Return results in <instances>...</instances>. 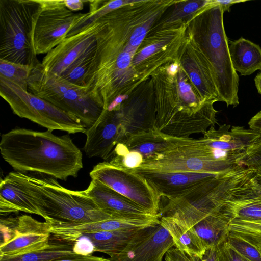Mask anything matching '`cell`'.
Masks as SVG:
<instances>
[{
  "mask_svg": "<svg viewBox=\"0 0 261 261\" xmlns=\"http://www.w3.org/2000/svg\"><path fill=\"white\" fill-rule=\"evenodd\" d=\"M254 82L258 93L261 94V72L256 75Z\"/></svg>",
  "mask_w": 261,
  "mask_h": 261,
  "instance_id": "f35d334b",
  "label": "cell"
},
{
  "mask_svg": "<svg viewBox=\"0 0 261 261\" xmlns=\"http://www.w3.org/2000/svg\"><path fill=\"white\" fill-rule=\"evenodd\" d=\"M260 179L256 170L248 168L218 175L184 194L165 198L159 214L189 229L230 201L260 190Z\"/></svg>",
  "mask_w": 261,
  "mask_h": 261,
  "instance_id": "7a4b0ae2",
  "label": "cell"
},
{
  "mask_svg": "<svg viewBox=\"0 0 261 261\" xmlns=\"http://www.w3.org/2000/svg\"><path fill=\"white\" fill-rule=\"evenodd\" d=\"M229 214L230 221L233 219L261 220V192L237 201L231 207Z\"/></svg>",
  "mask_w": 261,
  "mask_h": 261,
  "instance_id": "4316f807",
  "label": "cell"
},
{
  "mask_svg": "<svg viewBox=\"0 0 261 261\" xmlns=\"http://www.w3.org/2000/svg\"><path fill=\"white\" fill-rule=\"evenodd\" d=\"M33 67L0 59V76L28 91V80Z\"/></svg>",
  "mask_w": 261,
  "mask_h": 261,
  "instance_id": "f546056e",
  "label": "cell"
},
{
  "mask_svg": "<svg viewBox=\"0 0 261 261\" xmlns=\"http://www.w3.org/2000/svg\"><path fill=\"white\" fill-rule=\"evenodd\" d=\"M0 151L4 160L20 172H35L55 179L76 177L83 168V154L69 135L15 128L3 134Z\"/></svg>",
  "mask_w": 261,
  "mask_h": 261,
  "instance_id": "6da1fadb",
  "label": "cell"
},
{
  "mask_svg": "<svg viewBox=\"0 0 261 261\" xmlns=\"http://www.w3.org/2000/svg\"><path fill=\"white\" fill-rule=\"evenodd\" d=\"M88 1L64 0L65 7L72 11L81 10L84 7V4Z\"/></svg>",
  "mask_w": 261,
  "mask_h": 261,
  "instance_id": "d590c367",
  "label": "cell"
},
{
  "mask_svg": "<svg viewBox=\"0 0 261 261\" xmlns=\"http://www.w3.org/2000/svg\"><path fill=\"white\" fill-rule=\"evenodd\" d=\"M177 138L156 129L130 136L117 144L110 162L127 169L138 168L171 148Z\"/></svg>",
  "mask_w": 261,
  "mask_h": 261,
  "instance_id": "7c38bea8",
  "label": "cell"
},
{
  "mask_svg": "<svg viewBox=\"0 0 261 261\" xmlns=\"http://www.w3.org/2000/svg\"><path fill=\"white\" fill-rule=\"evenodd\" d=\"M39 0H0V59L34 67L33 34Z\"/></svg>",
  "mask_w": 261,
  "mask_h": 261,
  "instance_id": "5b68a950",
  "label": "cell"
},
{
  "mask_svg": "<svg viewBox=\"0 0 261 261\" xmlns=\"http://www.w3.org/2000/svg\"><path fill=\"white\" fill-rule=\"evenodd\" d=\"M259 182H260V185H261V180H259Z\"/></svg>",
  "mask_w": 261,
  "mask_h": 261,
  "instance_id": "b9f144b4",
  "label": "cell"
},
{
  "mask_svg": "<svg viewBox=\"0 0 261 261\" xmlns=\"http://www.w3.org/2000/svg\"><path fill=\"white\" fill-rule=\"evenodd\" d=\"M187 23L165 28H152L141 43L133 60V66L143 81L158 68L177 60Z\"/></svg>",
  "mask_w": 261,
  "mask_h": 261,
  "instance_id": "ba28073f",
  "label": "cell"
},
{
  "mask_svg": "<svg viewBox=\"0 0 261 261\" xmlns=\"http://www.w3.org/2000/svg\"><path fill=\"white\" fill-rule=\"evenodd\" d=\"M249 128L261 132V111L253 116L248 122Z\"/></svg>",
  "mask_w": 261,
  "mask_h": 261,
  "instance_id": "74e56055",
  "label": "cell"
},
{
  "mask_svg": "<svg viewBox=\"0 0 261 261\" xmlns=\"http://www.w3.org/2000/svg\"><path fill=\"white\" fill-rule=\"evenodd\" d=\"M84 150L90 157L105 160L110 158L119 142L125 139V134L117 111L103 110L97 120L87 128Z\"/></svg>",
  "mask_w": 261,
  "mask_h": 261,
  "instance_id": "e0dca14e",
  "label": "cell"
},
{
  "mask_svg": "<svg viewBox=\"0 0 261 261\" xmlns=\"http://www.w3.org/2000/svg\"><path fill=\"white\" fill-rule=\"evenodd\" d=\"M45 246L21 254L0 256V261H53L73 255L75 242L54 235Z\"/></svg>",
  "mask_w": 261,
  "mask_h": 261,
  "instance_id": "7402d4cb",
  "label": "cell"
},
{
  "mask_svg": "<svg viewBox=\"0 0 261 261\" xmlns=\"http://www.w3.org/2000/svg\"><path fill=\"white\" fill-rule=\"evenodd\" d=\"M18 175L23 189L51 226L73 225L115 218L101 210L84 191L62 186L54 178Z\"/></svg>",
  "mask_w": 261,
  "mask_h": 261,
  "instance_id": "3957f363",
  "label": "cell"
},
{
  "mask_svg": "<svg viewBox=\"0 0 261 261\" xmlns=\"http://www.w3.org/2000/svg\"><path fill=\"white\" fill-rule=\"evenodd\" d=\"M246 1L236 0H213L214 4L220 6L222 9L224 13L225 11L230 12V7L237 3L245 2Z\"/></svg>",
  "mask_w": 261,
  "mask_h": 261,
  "instance_id": "8d00e7d4",
  "label": "cell"
},
{
  "mask_svg": "<svg viewBox=\"0 0 261 261\" xmlns=\"http://www.w3.org/2000/svg\"><path fill=\"white\" fill-rule=\"evenodd\" d=\"M261 133V132H260Z\"/></svg>",
  "mask_w": 261,
  "mask_h": 261,
  "instance_id": "7bdbcfd3",
  "label": "cell"
},
{
  "mask_svg": "<svg viewBox=\"0 0 261 261\" xmlns=\"http://www.w3.org/2000/svg\"><path fill=\"white\" fill-rule=\"evenodd\" d=\"M23 212L41 216L39 210L25 193L18 172H11L0 184V213Z\"/></svg>",
  "mask_w": 261,
  "mask_h": 261,
  "instance_id": "ffe728a7",
  "label": "cell"
},
{
  "mask_svg": "<svg viewBox=\"0 0 261 261\" xmlns=\"http://www.w3.org/2000/svg\"><path fill=\"white\" fill-rule=\"evenodd\" d=\"M175 243L168 231L160 223L141 228L118 254L110 261H163Z\"/></svg>",
  "mask_w": 261,
  "mask_h": 261,
  "instance_id": "9a60e30c",
  "label": "cell"
},
{
  "mask_svg": "<svg viewBox=\"0 0 261 261\" xmlns=\"http://www.w3.org/2000/svg\"><path fill=\"white\" fill-rule=\"evenodd\" d=\"M135 1L136 0L88 1L89 12L87 13L86 16L70 30L67 37L83 31L110 12Z\"/></svg>",
  "mask_w": 261,
  "mask_h": 261,
  "instance_id": "484cf974",
  "label": "cell"
},
{
  "mask_svg": "<svg viewBox=\"0 0 261 261\" xmlns=\"http://www.w3.org/2000/svg\"><path fill=\"white\" fill-rule=\"evenodd\" d=\"M3 242L0 247V256L28 252L46 246L51 233V225L24 215L1 219Z\"/></svg>",
  "mask_w": 261,
  "mask_h": 261,
  "instance_id": "8fae6325",
  "label": "cell"
},
{
  "mask_svg": "<svg viewBox=\"0 0 261 261\" xmlns=\"http://www.w3.org/2000/svg\"><path fill=\"white\" fill-rule=\"evenodd\" d=\"M229 50L233 68L241 75L261 70V47L258 45L242 37L230 42Z\"/></svg>",
  "mask_w": 261,
  "mask_h": 261,
  "instance_id": "44dd1931",
  "label": "cell"
},
{
  "mask_svg": "<svg viewBox=\"0 0 261 261\" xmlns=\"http://www.w3.org/2000/svg\"><path fill=\"white\" fill-rule=\"evenodd\" d=\"M242 199H243V198H242ZM237 201H238V200H237Z\"/></svg>",
  "mask_w": 261,
  "mask_h": 261,
  "instance_id": "60d3db41",
  "label": "cell"
},
{
  "mask_svg": "<svg viewBox=\"0 0 261 261\" xmlns=\"http://www.w3.org/2000/svg\"><path fill=\"white\" fill-rule=\"evenodd\" d=\"M116 111L124 132L125 139L155 129V100L150 77L137 87Z\"/></svg>",
  "mask_w": 261,
  "mask_h": 261,
  "instance_id": "4fadbf2b",
  "label": "cell"
},
{
  "mask_svg": "<svg viewBox=\"0 0 261 261\" xmlns=\"http://www.w3.org/2000/svg\"><path fill=\"white\" fill-rule=\"evenodd\" d=\"M28 84L30 92L75 116L87 128L95 123L103 110L86 87L46 70L40 62L33 68Z\"/></svg>",
  "mask_w": 261,
  "mask_h": 261,
  "instance_id": "8992f818",
  "label": "cell"
},
{
  "mask_svg": "<svg viewBox=\"0 0 261 261\" xmlns=\"http://www.w3.org/2000/svg\"><path fill=\"white\" fill-rule=\"evenodd\" d=\"M221 7L211 0L210 5L187 22L186 32L210 62L219 94V101L233 107L239 104V78L233 69Z\"/></svg>",
  "mask_w": 261,
  "mask_h": 261,
  "instance_id": "277c9868",
  "label": "cell"
},
{
  "mask_svg": "<svg viewBox=\"0 0 261 261\" xmlns=\"http://www.w3.org/2000/svg\"><path fill=\"white\" fill-rule=\"evenodd\" d=\"M160 220L171 236L176 248L191 256L203 258L208 249L195 233L169 218L162 217Z\"/></svg>",
  "mask_w": 261,
  "mask_h": 261,
  "instance_id": "603a6c76",
  "label": "cell"
},
{
  "mask_svg": "<svg viewBox=\"0 0 261 261\" xmlns=\"http://www.w3.org/2000/svg\"><path fill=\"white\" fill-rule=\"evenodd\" d=\"M145 178L161 198L184 194L220 174L197 172H167L136 168L128 169Z\"/></svg>",
  "mask_w": 261,
  "mask_h": 261,
  "instance_id": "ac0fdd59",
  "label": "cell"
},
{
  "mask_svg": "<svg viewBox=\"0 0 261 261\" xmlns=\"http://www.w3.org/2000/svg\"><path fill=\"white\" fill-rule=\"evenodd\" d=\"M210 3L211 0L173 1L153 28H165L186 23Z\"/></svg>",
  "mask_w": 261,
  "mask_h": 261,
  "instance_id": "cb8c5ba5",
  "label": "cell"
},
{
  "mask_svg": "<svg viewBox=\"0 0 261 261\" xmlns=\"http://www.w3.org/2000/svg\"><path fill=\"white\" fill-rule=\"evenodd\" d=\"M177 60L205 101H219V94L212 67L186 31Z\"/></svg>",
  "mask_w": 261,
  "mask_h": 261,
  "instance_id": "5bb4252c",
  "label": "cell"
},
{
  "mask_svg": "<svg viewBox=\"0 0 261 261\" xmlns=\"http://www.w3.org/2000/svg\"><path fill=\"white\" fill-rule=\"evenodd\" d=\"M0 95L13 113L53 132L85 134L87 127L75 116L0 76Z\"/></svg>",
  "mask_w": 261,
  "mask_h": 261,
  "instance_id": "52a82bcc",
  "label": "cell"
},
{
  "mask_svg": "<svg viewBox=\"0 0 261 261\" xmlns=\"http://www.w3.org/2000/svg\"><path fill=\"white\" fill-rule=\"evenodd\" d=\"M140 229H125L86 233L95 247V252L106 253L112 257L120 253Z\"/></svg>",
  "mask_w": 261,
  "mask_h": 261,
  "instance_id": "d4e9b609",
  "label": "cell"
},
{
  "mask_svg": "<svg viewBox=\"0 0 261 261\" xmlns=\"http://www.w3.org/2000/svg\"><path fill=\"white\" fill-rule=\"evenodd\" d=\"M95 49V48L75 62L60 76L73 84L85 87L86 77L93 60Z\"/></svg>",
  "mask_w": 261,
  "mask_h": 261,
  "instance_id": "83f0119b",
  "label": "cell"
},
{
  "mask_svg": "<svg viewBox=\"0 0 261 261\" xmlns=\"http://www.w3.org/2000/svg\"><path fill=\"white\" fill-rule=\"evenodd\" d=\"M215 247L207 250L202 258L191 256L180 251L175 246L171 248L166 253L165 261H215Z\"/></svg>",
  "mask_w": 261,
  "mask_h": 261,
  "instance_id": "1f68e13d",
  "label": "cell"
},
{
  "mask_svg": "<svg viewBox=\"0 0 261 261\" xmlns=\"http://www.w3.org/2000/svg\"><path fill=\"white\" fill-rule=\"evenodd\" d=\"M97 20L83 31L65 38L46 54L41 63L44 68L60 76L69 66L95 48Z\"/></svg>",
  "mask_w": 261,
  "mask_h": 261,
  "instance_id": "2e32d148",
  "label": "cell"
},
{
  "mask_svg": "<svg viewBox=\"0 0 261 261\" xmlns=\"http://www.w3.org/2000/svg\"><path fill=\"white\" fill-rule=\"evenodd\" d=\"M53 261H110V259L91 255H82L74 254Z\"/></svg>",
  "mask_w": 261,
  "mask_h": 261,
  "instance_id": "e575fe53",
  "label": "cell"
},
{
  "mask_svg": "<svg viewBox=\"0 0 261 261\" xmlns=\"http://www.w3.org/2000/svg\"><path fill=\"white\" fill-rule=\"evenodd\" d=\"M215 261H245L228 245L226 239L218 244L215 250Z\"/></svg>",
  "mask_w": 261,
  "mask_h": 261,
  "instance_id": "d6a6232c",
  "label": "cell"
},
{
  "mask_svg": "<svg viewBox=\"0 0 261 261\" xmlns=\"http://www.w3.org/2000/svg\"><path fill=\"white\" fill-rule=\"evenodd\" d=\"M229 232L251 243L261 242V220H231Z\"/></svg>",
  "mask_w": 261,
  "mask_h": 261,
  "instance_id": "f1b7e54d",
  "label": "cell"
},
{
  "mask_svg": "<svg viewBox=\"0 0 261 261\" xmlns=\"http://www.w3.org/2000/svg\"><path fill=\"white\" fill-rule=\"evenodd\" d=\"M41 10L33 34L36 55L47 54L65 38L87 13H74L65 7L64 0H39Z\"/></svg>",
  "mask_w": 261,
  "mask_h": 261,
  "instance_id": "30bf717a",
  "label": "cell"
},
{
  "mask_svg": "<svg viewBox=\"0 0 261 261\" xmlns=\"http://www.w3.org/2000/svg\"><path fill=\"white\" fill-rule=\"evenodd\" d=\"M85 191L101 210L113 217L160 218L96 179H92Z\"/></svg>",
  "mask_w": 261,
  "mask_h": 261,
  "instance_id": "d6986e66",
  "label": "cell"
},
{
  "mask_svg": "<svg viewBox=\"0 0 261 261\" xmlns=\"http://www.w3.org/2000/svg\"><path fill=\"white\" fill-rule=\"evenodd\" d=\"M73 252L78 255H91L95 252L94 245L88 237L83 235L75 242Z\"/></svg>",
  "mask_w": 261,
  "mask_h": 261,
  "instance_id": "836d02e7",
  "label": "cell"
},
{
  "mask_svg": "<svg viewBox=\"0 0 261 261\" xmlns=\"http://www.w3.org/2000/svg\"><path fill=\"white\" fill-rule=\"evenodd\" d=\"M229 246L245 261H261V252L252 244L231 234L226 238Z\"/></svg>",
  "mask_w": 261,
  "mask_h": 261,
  "instance_id": "4dcf8cb0",
  "label": "cell"
},
{
  "mask_svg": "<svg viewBox=\"0 0 261 261\" xmlns=\"http://www.w3.org/2000/svg\"><path fill=\"white\" fill-rule=\"evenodd\" d=\"M251 244V243H250ZM254 245L261 252V242L251 244Z\"/></svg>",
  "mask_w": 261,
  "mask_h": 261,
  "instance_id": "ab89813d",
  "label": "cell"
},
{
  "mask_svg": "<svg viewBox=\"0 0 261 261\" xmlns=\"http://www.w3.org/2000/svg\"><path fill=\"white\" fill-rule=\"evenodd\" d=\"M96 179L150 213L159 215L161 197L143 176L109 162L99 163L90 172Z\"/></svg>",
  "mask_w": 261,
  "mask_h": 261,
  "instance_id": "9c48e42d",
  "label": "cell"
}]
</instances>
